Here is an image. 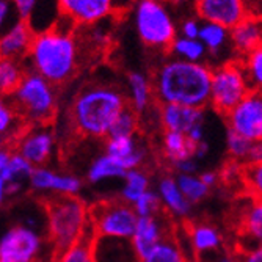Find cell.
<instances>
[{
    "mask_svg": "<svg viewBox=\"0 0 262 262\" xmlns=\"http://www.w3.org/2000/svg\"><path fill=\"white\" fill-rule=\"evenodd\" d=\"M212 69L204 63L171 58L159 66L151 82L154 99L162 104L204 108L209 102Z\"/></svg>",
    "mask_w": 262,
    "mask_h": 262,
    "instance_id": "obj_1",
    "label": "cell"
},
{
    "mask_svg": "<svg viewBox=\"0 0 262 262\" xmlns=\"http://www.w3.org/2000/svg\"><path fill=\"white\" fill-rule=\"evenodd\" d=\"M127 105L120 90L108 85L85 86L71 105V124L85 137H107L116 116Z\"/></svg>",
    "mask_w": 262,
    "mask_h": 262,
    "instance_id": "obj_2",
    "label": "cell"
},
{
    "mask_svg": "<svg viewBox=\"0 0 262 262\" xmlns=\"http://www.w3.org/2000/svg\"><path fill=\"white\" fill-rule=\"evenodd\" d=\"M27 57L32 73L52 85H60L74 74L77 66V46L69 32L52 27L33 36Z\"/></svg>",
    "mask_w": 262,
    "mask_h": 262,
    "instance_id": "obj_3",
    "label": "cell"
},
{
    "mask_svg": "<svg viewBox=\"0 0 262 262\" xmlns=\"http://www.w3.org/2000/svg\"><path fill=\"white\" fill-rule=\"evenodd\" d=\"M47 222V239L51 242L52 257L80 239L88 226L86 204L71 195H54L42 201Z\"/></svg>",
    "mask_w": 262,
    "mask_h": 262,
    "instance_id": "obj_4",
    "label": "cell"
},
{
    "mask_svg": "<svg viewBox=\"0 0 262 262\" xmlns=\"http://www.w3.org/2000/svg\"><path fill=\"white\" fill-rule=\"evenodd\" d=\"M11 107L29 127L49 126L57 112V96L54 85L41 76L26 73L11 94Z\"/></svg>",
    "mask_w": 262,
    "mask_h": 262,
    "instance_id": "obj_5",
    "label": "cell"
},
{
    "mask_svg": "<svg viewBox=\"0 0 262 262\" xmlns=\"http://www.w3.org/2000/svg\"><path fill=\"white\" fill-rule=\"evenodd\" d=\"M137 220L132 206L123 200L99 201L88 207V222L96 237L130 241Z\"/></svg>",
    "mask_w": 262,
    "mask_h": 262,
    "instance_id": "obj_6",
    "label": "cell"
},
{
    "mask_svg": "<svg viewBox=\"0 0 262 262\" xmlns=\"http://www.w3.org/2000/svg\"><path fill=\"white\" fill-rule=\"evenodd\" d=\"M140 39L151 47H170L176 38L174 20L160 0H140L134 11Z\"/></svg>",
    "mask_w": 262,
    "mask_h": 262,
    "instance_id": "obj_7",
    "label": "cell"
},
{
    "mask_svg": "<svg viewBox=\"0 0 262 262\" xmlns=\"http://www.w3.org/2000/svg\"><path fill=\"white\" fill-rule=\"evenodd\" d=\"M250 91L241 63L229 61L212 69L209 102L219 113L228 115Z\"/></svg>",
    "mask_w": 262,
    "mask_h": 262,
    "instance_id": "obj_8",
    "label": "cell"
},
{
    "mask_svg": "<svg viewBox=\"0 0 262 262\" xmlns=\"http://www.w3.org/2000/svg\"><path fill=\"white\" fill-rule=\"evenodd\" d=\"M44 237L33 225H16L0 235V262H38Z\"/></svg>",
    "mask_w": 262,
    "mask_h": 262,
    "instance_id": "obj_9",
    "label": "cell"
},
{
    "mask_svg": "<svg viewBox=\"0 0 262 262\" xmlns=\"http://www.w3.org/2000/svg\"><path fill=\"white\" fill-rule=\"evenodd\" d=\"M229 130L253 143L262 140L260 91H250L228 115Z\"/></svg>",
    "mask_w": 262,
    "mask_h": 262,
    "instance_id": "obj_10",
    "label": "cell"
},
{
    "mask_svg": "<svg viewBox=\"0 0 262 262\" xmlns=\"http://www.w3.org/2000/svg\"><path fill=\"white\" fill-rule=\"evenodd\" d=\"M55 145V137L49 126H36L27 127L11 145L10 149H16L19 156H22L29 163H32L35 168L42 166L51 159Z\"/></svg>",
    "mask_w": 262,
    "mask_h": 262,
    "instance_id": "obj_11",
    "label": "cell"
},
{
    "mask_svg": "<svg viewBox=\"0 0 262 262\" xmlns=\"http://www.w3.org/2000/svg\"><path fill=\"white\" fill-rule=\"evenodd\" d=\"M196 11L203 22H212L231 30L250 11L244 0H196Z\"/></svg>",
    "mask_w": 262,
    "mask_h": 262,
    "instance_id": "obj_12",
    "label": "cell"
},
{
    "mask_svg": "<svg viewBox=\"0 0 262 262\" xmlns=\"http://www.w3.org/2000/svg\"><path fill=\"white\" fill-rule=\"evenodd\" d=\"M60 14L79 24H94L110 14L113 0H57Z\"/></svg>",
    "mask_w": 262,
    "mask_h": 262,
    "instance_id": "obj_13",
    "label": "cell"
},
{
    "mask_svg": "<svg viewBox=\"0 0 262 262\" xmlns=\"http://www.w3.org/2000/svg\"><path fill=\"white\" fill-rule=\"evenodd\" d=\"M30 185L38 192H52L55 195L76 196L82 188V181L71 174H58L44 166H36L30 176Z\"/></svg>",
    "mask_w": 262,
    "mask_h": 262,
    "instance_id": "obj_14",
    "label": "cell"
},
{
    "mask_svg": "<svg viewBox=\"0 0 262 262\" xmlns=\"http://www.w3.org/2000/svg\"><path fill=\"white\" fill-rule=\"evenodd\" d=\"M160 124L168 132L187 134L196 124H203L204 121V108L185 107L176 104H162L159 107Z\"/></svg>",
    "mask_w": 262,
    "mask_h": 262,
    "instance_id": "obj_15",
    "label": "cell"
},
{
    "mask_svg": "<svg viewBox=\"0 0 262 262\" xmlns=\"http://www.w3.org/2000/svg\"><path fill=\"white\" fill-rule=\"evenodd\" d=\"M163 239H165V228H163L159 215L138 217L134 234L130 237V245L138 259L145 257Z\"/></svg>",
    "mask_w": 262,
    "mask_h": 262,
    "instance_id": "obj_16",
    "label": "cell"
},
{
    "mask_svg": "<svg viewBox=\"0 0 262 262\" xmlns=\"http://www.w3.org/2000/svg\"><path fill=\"white\" fill-rule=\"evenodd\" d=\"M105 154L113 157L121 163V166L129 171L143 163L146 156L145 148H141L135 135L132 137H108L107 138V145H105Z\"/></svg>",
    "mask_w": 262,
    "mask_h": 262,
    "instance_id": "obj_17",
    "label": "cell"
},
{
    "mask_svg": "<svg viewBox=\"0 0 262 262\" xmlns=\"http://www.w3.org/2000/svg\"><path fill=\"white\" fill-rule=\"evenodd\" d=\"M33 36L35 33L27 26V22H16L4 36H0V57L22 61V58H26L29 54Z\"/></svg>",
    "mask_w": 262,
    "mask_h": 262,
    "instance_id": "obj_18",
    "label": "cell"
},
{
    "mask_svg": "<svg viewBox=\"0 0 262 262\" xmlns=\"http://www.w3.org/2000/svg\"><path fill=\"white\" fill-rule=\"evenodd\" d=\"M260 20L257 16H247L242 22L229 30V42L242 57L260 47Z\"/></svg>",
    "mask_w": 262,
    "mask_h": 262,
    "instance_id": "obj_19",
    "label": "cell"
},
{
    "mask_svg": "<svg viewBox=\"0 0 262 262\" xmlns=\"http://www.w3.org/2000/svg\"><path fill=\"white\" fill-rule=\"evenodd\" d=\"M94 262H140L130 241L96 237L93 248Z\"/></svg>",
    "mask_w": 262,
    "mask_h": 262,
    "instance_id": "obj_20",
    "label": "cell"
},
{
    "mask_svg": "<svg viewBox=\"0 0 262 262\" xmlns=\"http://www.w3.org/2000/svg\"><path fill=\"white\" fill-rule=\"evenodd\" d=\"M157 195L160 203L176 217H185L190 212V209H192V204L184 198V195L176 185L174 178L171 176H163L159 181Z\"/></svg>",
    "mask_w": 262,
    "mask_h": 262,
    "instance_id": "obj_21",
    "label": "cell"
},
{
    "mask_svg": "<svg viewBox=\"0 0 262 262\" xmlns=\"http://www.w3.org/2000/svg\"><path fill=\"white\" fill-rule=\"evenodd\" d=\"M127 83H129V98H130L129 107L140 116L141 113H145L149 108L154 99L151 82L145 74L130 73L127 77Z\"/></svg>",
    "mask_w": 262,
    "mask_h": 262,
    "instance_id": "obj_22",
    "label": "cell"
},
{
    "mask_svg": "<svg viewBox=\"0 0 262 262\" xmlns=\"http://www.w3.org/2000/svg\"><path fill=\"white\" fill-rule=\"evenodd\" d=\"M94 239H96V235H94L93 228L88 222V226L85 232L80 235V239L71 247H68L64 251H61L55 257V260L57 262H94V256H93Z\"/></svg>",
    "mask_w": 262,
    "mask_h": 262,
    "instance_id": "obj_23",
    "label": "cell"
},
{
    "mask_svg": "<svg viewBox=\"0 0 262 262\" xmlns=\"http://www.w3.org/2000/svg\"><path fill=\"white\" fill-rule=\"evenodd\" d=\"M195 146L184 134L179 132H168L163 134V154L166 160H170L173 165L179 160L192 159L195 152Z\"/></svg>",
    "mask_w": 262,
    "mask_h": 262,
    "instance_id": "obj_24",
    "label": "cell"
},
{
    "mask_svg": "<svg viewBox=\"0 0 262 262\" xmlns=\"http://www.w3.org/2000/svg\"><path fill=\"white\" fill-rule=\"evenodd\" d=\"M198 39L204 46L206 52H210L212 55H217L222 51H225V47L229 42V30L219 26V24L212 22H203L200 27Z\"/></svg>",
    "mask_w": 262,
    "mask_h": 262,
    "instance_id": "obj_25",
    "label": "cell"
},
{
    "mask_svg": "<svg viewBox=\"0 0 262 262\" xmlns=\"http://www.w3.org/2000/svg\"><path fill=\"white\" fill-rule=\"evenodd\" d=\"M26 73L22 61L0 57V96H11Z\"/></svg>",
    "mask_w": 262,
    "mask_h": 262,
    "instance_id": "obj_26",
    "label": "cell"
},
{
    "mask_svg": "<svg viewBox=\"0 0 262 262\" xmlns=\"http://www.w3.org/2000/svg\"><path fill=\"white\" fill-rule=\"evenodd\" d=\"M27 127L29 126L24 124V121L16 115L11 104L0 96V135L5 138L7 146H10Z\"/></svg>",
    "mask_w": 262,
    "mask_h": 262,
    "instance_id": "obj_27",
    "label": "cell"
},
{
    "mask_svg": "<svg viewBox=\"0 0 262 262\" xmlns=\"http://www.w3.org/2000/svg\"><path fill=\"white\" fill-rule=\"evenodd\" d=\"M126 170L121 166V163L115 160L113 157L104 154L94 160L88 170V181L93 184H98L107 179H115V178H124Z\"/></svg>",
    "mask_w": 262,
    "mask_h": 262,
    "instance_id": "obj_28",
    "label": "cell"
},
{
    "mask_svg": "<svg viewBox=\"0 0 262 262\" xmlns=\"http://www.w3.org/2000/svg\"><path fill=\"white\" fill-rule=\"evenodd\" d=\"M170 51L178 60L190 61V63H201L206 58V49L200 39H188L184 36H176L170 44Z\"/></svg>",
    "mask_w": 262,
    "mask_h": 262,
    "instance_id": "obj_29",
    "label": "cell"
},
{
    "mask_svg": "<svg viewBox=\"0 0 262 262\" xmlns=\"http://www.w3.org/2000/svg\"><path fill=\"white\" fill-rule=\"evenodd\" d=\"M192 237V245L198 253L204 251H213L222 245V234L217 228H213L210 225H195L190 232Z\"/></svg>",
    "mask_w": 262,
    "mask_h": 262,
    "instance_id": "obj_30",
    "label": "cell"
},
{
    "mask_svg": "<svg viewBox=\"0 0 262 262\" xmlns=\"http://www.w3.org/2000/svg\"><path fill=\"white\" fill-rule=\"evenodd\" d=\"M148 187H149V178L145 171L140 168L129 170L124 174V187L121 190V195H123L121 200L127 204H132L145 193L146 190H149Z\"/></svg>",
    "mask_w": 262,
    "mask_h": 262,
    "instance_id": "obj_31",
    "label": "cell"
},
{
    "mask_svg": "<svg viewBox=\"0 0 262 262\" xmlns=\"http://www.w3.org/2000/svg\"><path fill=\"white\" fill-rule=\"evenodd\" d=\"M140 262H185V259L181 248L171 237H165L157 247L140 259Z\"/></svg>",
    "mask_w": 262,
    "mask_h": 262,
    "instance_id": "obj_32",
    "label": "cell"
},
{
    "mask_svg": "<svg viewBox=\"0 0 262 262\" xmlns=\"http://www.w3.org/2000/svg\"><path fill=\"white\" fill-rule=\"evenodd\" d=\"M176 181L178 188L181 190V193L184 195V198L190 203H200L201 200H204L209 193V190L200 179V176L195 174H179Z\"/></svg>",
    "mask_w": 262,
    "mask_h": 262,
    "instance_id": "obj_33",
    "label": "cell"
},
{
    "mask_svg": "<svg viewBox=\"0 0 262 262\" xmlns=\"http://www.w3.org/2000/svg\"><path fill=\"white\" fill-rule=\"evenodd\" d=\"M244 74L247 77L248 86L251 91H259L262 85V49H257L248 52L244 55V63H241Z\"/></svg>",
    "mask_w": 262,
    "mask_h": 262,
    "instance_id": "obj_34",
    "label": "cell"
},
{
    "mask_svg": "<svg viewBox=\"0 0 262 262\" xmlns=\"http://www.w3.org/2000/svg\"><path fill=\"white\" fill-rule=\"evenodd\" d=\"M138 129V115L129 107L126 105L121 113L116 116V120L113 121L107 138L108 137H132L135 135Z\"/></svg>",
    "mask_w": 262,
    "mask_h": 262,
    "instance_id": "obj_35",
    "label": "cell"
},
{
    "mask_svg": "<svg viewBox=\"0 0 262 262\" xmlns=\"http://www.w3.org/2000/svg\"><path fill=\"white\" fill-rule=\"evenodd\" d=\"M244 231L248 234V237L256 241H260L262 237V206L259 198L253 201V204L247 209L244 215Z\"/></svg>",
    "mask_w": 262,
    "mask_h": 262,
    "instance_id": "obj_36",
    "label": "cell"
},
{
    "mask_svg": "<svg viewBox=\"0 0 262 262\" xmlns=\"http://www.w3.org/2000/svg\"><path fill=\"white\" fill-rule=\"evenodd\" d=\"M130 206H132L134 212L137 213V217H156L160 213L162 203L156 192L146 190V192L143 193L137 201H134Z\"/></svg>",
    "mask_w": 262,
    "mask_h": 262,
    "instance_id": "obj_37",
    "label": "cell"
},
{
    "mask_svg": "<svg viewBox=\"0 0 262 262\" xmlns=\"http://www.w3.org/2000/svg\"><path fill=\"white\" fill-rule=\"evenodd\" d=\"M10 182H26L30 179L32 171L35 166L32 163H29L22 156H19L17 152H14L11 149V156H10Z\"/></svg>",
    "mask_w": 262,
    "mask_h": 262,
    "instance_id": "obj_38",
    "label": "cell"
},
{
    "mask_svg": "<svg viewBox=\"0 0 262 262\" xmlns=\"http://www.w3.org/2000/svg\"><path fill=\"white\" fill-rule=\"evenodd\" d=\"M251 146H253V141H250L241 135H237L231 130L228 132V151L234 159H237V160L245 159L247 160Z\"/></svg>",
    "mask_w": 262,
    "mask_h": 262,
    "instance_id": "obj_39",
    "label": "cell"
},
{
    "mask_svg": "<svg viewBox=\"0 0 262 262\" xmlns=\"http://www.w3.org/2000/svg\"><path fill=\"white\" fill-rule=\"evenodd\" d=\"M19 20L11 0H0V36H4Z\"/></svg>",
    "mask_w": 262,
    "mask_h": 262,
    "instance_id": "obj_40",
    "label": "cell"
},
{
    "mask_svg": "<svg viewBox=\"0 0 262 262\" xmlns=\"http://www.w3.org/2000/svg\"><path fill=\"white\" fill-rule=\"evenodd\" d=\"M10 156L11 149L8 146L0 149V206L7 200V184L10 182Z\"/></svg>",
    "mask_w": 262,
    "mask_h": 262,
    "instance_id": "obj_41",
    "label": "cell"
},
{
    "mask_svg": "<svg viewBox=\"0 0 262 262\" xmlns=\"http://www.w3.org/2000/svg\"><path fill=\"white\" fill-rule=\"evenodd\" d=\"M245 174H247L248 187L251 190H254L257 195H260V190H262V165L260 163H250Z\"/></svg>",
    "mask_w": 262,
    "mask_h": 262,
    "instance_id": "obj_42",
    "label": "cell"
},
{
    "mask_svg": "<svg viewBox=\"0 0 262 262\" xmlns=\"http://www.w3.org/2000/svg\"><path fill=\"white\" fill-rule=\"evenodd\" d=\"M11 4L19 16V19L26 22L30 17L32 11L35 10L38 0H11Z\"/></svg>",
    "mask_w": 262,
    "mask_h": 262,
    "instance_id": "obj_43",
    "label": "cell"
},
{
    "mask_svg": "<svg viewBox=\"0 0 262 262\" xmlns=\"http://www.w3.org/2000/svg\"><path fill=\"white\" fill-rule=\"evenodd\" d=\"M201 22L196 19H185L181 26V36L188 38V39H198Z\"/></svg>",
    "mask_w": 262,
    "mask_h": 262,
    "instance_id": "obj_44",
    "label": "cell"
},
{
    "mask_svg": "<svg viewBox=\"0 0 262 262\" xmlns=\"http://www.w3.org/2000/svg\"><path fill=\"white\" fill-rule=\"evenodd\" d=\"M176 170L179 171V174H193L196 170H198V163L196 160L192 157V159H185V160H179L174 163Z\"/></svg>",
    "mask_w": 262,
    "mask_h": 262,
    "instance_id": "obj_45",
    "label": "cell"
},
{
    "mask_svg": "<svg viewBox=\"0 0 262 262\" xmlns=\"http://www.w3.org/2000/svg\"><path fill=\"white\" fill-rule=\"evenodd\" d=\"M185 137L193 143V145H198V143H201V141H204V127H203V124H196V126H193L192 129H190L187 134H185Z\"/></svg>",
    "mask_w": 262,
    "mask_h": 262,
    "instance_id": "obj_46",
    "label": "cell"
},
{
    "mask_svg": "<svg viewBox=\"0 0 262 262\" xmlns=\"http://www.w3.org/2000/svg\"><path fill=\"white\" fill-rule=\"evenodd\" d=\"M247 160L250 163H260V160H262V146H260V141L253 143V146H251V149L248 152Z\"/></svg>",
    "mask_w": 262,
    "mask_h": 262,
    "instance_id": "obj_47",
    "label": "cell"
},
{
    "mask_svg": "<svg viewBox=\"0 0 262 262\" xmlns=\"http://www.w3.org/2000/svg\"><path fill=\"white\" fill-rule=\"evenodd\" d=\"M200 179H201V182H203L207 188H210V187H213V185L217 184L219 174H217V173H212V171H206V173H203V174L200 176Z\"/></svg>",
    "mask_w": 262,
    "mask_h": 262,
    "instance_id": "obj_48",
    "label": "cell"
},
{
    "mask_svg": "<svg viewBox=\"0 0 262 262\" xmlns=\"http://www.w3.org/2000/svg\"><path fill=\"white\" fill-rule=\"evenodd\" d=\"M244 262H262V250H260V248L250 250V251L245 254Z\"/></svg>",
    "mask_w": 262,
    "mask_h": 262,
    "instance_id": "obj_49",
    "label": "cell"
},
{
    "mask_svg": "<svg viewBox=\"0 0 262 262\" xmlns=\"http://www.w3.org/2000/svg\"><path fill=\"white\" fill-rule=\"evenodd\" d=\"M250 14L253 16H257V10H259V4H260V0H244Z\"/></svg>",
    "mask_w": 262,
    "mask_h": 262,
    "instance_id": "obj_50",
    "label": "cell"
},
{
    "mask_svg": "<svg viewBox=\"0 0 262 262\" xmlns=\"http://www.w3.org/2000/svg\"><path fill=\"white\" fill-rule=\"evenodd\" d=\"M219 262H237V260L234 257H231V256H225V257L219 259Z\"/></svg>",
    "mask_w": 262,
    "mask_h": 262,
    "instance_id": "obj_51",
    "label": "cell"
},
{
    "mask_svg": "<svg viewBox=\"0 0 262 262\" xmlns=\"http://www.w3.org/2000/svg\"><path fill=\"white\" fill-rule=\"evenodd\" d=\"M7 146V141H5V138L0 135V149H4Z\"/></svg>",
    "mask_w": 262,
    "mask_h": 262,
    "instance_id": "obj_52",
    "label": "cell"
},
{
    "mask_svg": "<svg viewBox=\"0 0 262 262\" xmlns=\"http://www.w3.org/2000/svg\"><path fill=\"white\" fill-rule=\"evenodd\" d=\"M42 262H57L55 259H47V260H42Z\"/></svg>",
    "mask_w": 262,
    "mask_h": 262,
    "instance_id": "obj_53",
    "label": "cell"
}]
</instances>
